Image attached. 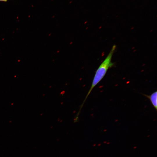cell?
I'll use <instances>...</instances> for the list:
<instances>
[{"label": "cell", "mask_w": 157, "mask_h": 157, "mask_svg": "<svg viewBox=\"0 0 157 157\" xmlns=\"http://www.w3.org/2000/svg\"><path fill=\"white\" fill-rule=\"evenodd\" d=\"M144 95L150 101L152 106L156 110L157 109V92L156 91L154 92L150 95L144 94Z\"/></svg>", "instance_id": "7a4b0ae2"}, {"label": "cell", "mask_w": 157, "mask_h": 157, "mask_svg": "<svg viewBox=\"0 0 157 157\" xmlns=\"http://www.w3.org/2000/svg\"><path fill=\"white\" fill-rule=\"evenodd\" d=\"M116 48V46L114 45L108 55L99 66L96 71L91 86L83 103L80 106L78 113H80L87 99L93 89L102 79L106 74L108 69L112 67L113 64L112 62V57Z\"/></svg>", "instance_id": "6da1fadb"}, {"label": "cell", "mask_w": 157, "mask_h": 157, "mask_svg": "<svg viewBox=\"0 0 157 157\" xmlns=\"http://www.w3.org/2000/svg\"><path fill=\"white\" fill-rule=\"evenodd\" d=\"M8 0H0V1L6 2Z\"/></svg>", "instance_id": "3957f363"}]
</instances>
